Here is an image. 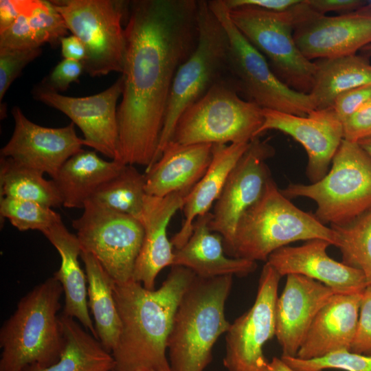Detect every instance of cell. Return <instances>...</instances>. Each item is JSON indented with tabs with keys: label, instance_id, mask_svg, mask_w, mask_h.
<instances>
[{
	"label": "cell",
	"instance_id": "cell-1",
	"mask_svg": "<svg viewBox=\"0 0 371 371\" xmlns=\"http://www.w3.org/2000/svg\"><path fill=\"white\" fill-rule=\"evenodd\" d=\"M198 14V0L129 2L118 161L146 168L153 164L174 78L196 47Z\"/></svg>",
	"mask_w": 371,
	"mask_h": 371
},
{
	"label": "cell",
	"instance_id": "cell-2",
	"mask_svg": "<svg viewBox=\"0 0 371 371\" xmlns=\"http://www.w3.org/2000/svg\"><path fill=\"white\" fill-rule=\"evenodd\" d=\"M195 276L189 269L172 266L157 289H147L134 280L113 282L121 322L119 339L111 352L115 371H135L140 368L172 371L167 339L181 299Z\"/></svg>",
	"mask_w": 371,
	"mask_h": 371
},
{
	"label": "cell",
	"instance_id": "cell-3",
	"mask_svg": "<svg viewBox=\"0 0 371 371\" xmlns=\"http://www.w3.org/2000/svg\"><path fill=\"white\" fill-rule=\"evenodd\" d=\"M232 277L196 276L183 293L167 339L172 371H204L210 363L215 343L231 324L225 306Z\"/></svg>",
	"mask_w": 371,
	"mask_h": 371
},
{
	"label": "cell",
	"instance_id": "cell-4",
	"mask_svg": "<svg viewBox=\"0 0 371 371\" xmlns=\"http://www.w3.org/2000/svg\"><path fill=\"white\" fill-rule=\"evenodd\" d=\"M63 293L53 276L21 297L0 329V371H23L58 360L64 346L58 315Z\"/></svg>",
	"mask_w": 371,
	"mask_h": 371
},
{
	"label": "cell",
	"instance_id": "cell-5",
	"mask_svg": "<svg viewBox=\"0 0 371 371\" xmlns=\"http://www.w3.org/2000/svg\"><path fill=\"white\" fill-rule=\"evenodd\" d=\"M316 238L339 245L335 231L322 223L314 214L295 205L271 178L262 197L241 217L230 255L254 262L267 261L273 252L289 243Z\"/></svg>",
	"mask_w": 371,
	"mask_h": 371
},
{
	"label": "cell",
	"instance_id": "cell-6",
	"mask_svg": "<svg viewBox=\"0 0 371 371\" xmlns=\"http://www.w3.org/2000/svg\"><path fill=\"white\" fill-rule=\"evenodd\" d=\"M280 191L289 199L313 200L322 223L347 225L371 210V159L357 143L343 139L323 178L291 183Z\"/></svg>",
	"mask_w": 371,
	"mask_h": 371
},
{
	"label": "cell",
	"instance_id": "cell-7",
	"mask_svg": "<svg viewBox=\"0 0 371 371\" xmlns=\"http://www.w3.org/2000/svg\"><path fill=\"white\" fill-rule=\"evenodd\" d=\"M263 120L262 109L240 96L226 76L183 112L171 141L183 145L249 143L257 137Z\"/></svg>",
	"mask_w": 371,
	"mask_h": 371
},
{
	"label": "cell",
	"instance_id": "cell-8",
	"mask_svg": "<svg viewBox=\"0 0 371 371\" xmlns=\"http://www.w3.org/2000/svg\"><path fill=\"white\" fill-rule=\"evenodd\" d=\"M198 5L196 47L179 67L174 78L163 130L153 164L170 142L183 112L228 74L229 39L226 30L210 8L208 1L198 0Z\"/></svg>",
	"mask_w": 371,
	"mask_h": 371
},
{
	"label": "cell",
	"instance_id": "cell-9",
	"mask_svg": "<svg viewBox=\"0 0 371 371\" xmlns=\"http://www.w3.org/2000/svg\"><path fill=\"white\" fill-rule=\"evenodd\" d=\"M305 1L284 12L255 8L229 10L230 18L245 38L267 59L274 74L288 87L309 93L314 82L315 64L298 48L295 26L305 11Z\"/></svg>",
	"mask_w": 371,
	"mask_h": 371
},
{
	"label": "cell",
	"instance_id": "cell-10",
	"mask_svg": "<svg viewBox=\"0 0 371 371\" xmlns=\"http://www.w3.org/2000/svg\"><path fill=\"white\" fill-rule=\"evenodd\" d=\"M229 39L227 76L243 98L262 109L306 116L315 109L308 93L297 91L273 71L265 56L232 22L223 0L208 1Z\"/></svg>",
	"mask_w": 371,
	"mask_h": 371
},
{
	"label": "cell",
	"instance_id": "cell-11",
	"mask_svg": "<svg viewBox=\"0 0 371 371\" xmlns=\"http://www.w3.org/2000/svg\"><path fill=\"white\" fill-rule=\"evenodd\" d=\"M63 18L68 30L86 48L82 63L91 77L122 73L125 55L124 28L128 1L117 0L50 1Z\"/></svg>",
	"mask_w": 371,
	"mask_h": 371
},
{
	"label": "cell",
	"instance_id": "cell-12",
	"mask_svg": "<svg viewBox=\"0 0 371 371\" xmlns=\"http://www.w3.org/2000/svg\"><path fill=\"white\" fill-rule=\"evenodd\" d=\"M72 227L82 251L93 255L114 282L133 280L144 238L139 221L90 199L81 216L73 220Z\"/></svg>",
	"mask_w": 371,
	"mask_h": 371
},
{
	"label": "cell",
	"instance_id": "cell-13",
	"mask_svg": "<svg viewBox=\"0 0 371 371\" xmlns=\"http://www.w3.org/2000/svg\"><path fill=\"white\" fill-rule=\"evenodd\" d=\"M282 277L265 264L254 304L230 324L225 333L223 365L228 371H267L263 347L276 335V305Z\"/></svg>",
	"mask_w": 371,
	"mask_h": 371
},
{
	"label": "cell",
	"instance_id": "cell-14",
	"mask_svg": "<svg viewBox=\"0 0 371 371\" xmlns=\"http://www.w3.org/2000/svg\"><path fill=\"white\" fill-rule=\"evenodd\" d=\"M274 153L267 140L253 139L215 202L209 227L222 236L229 254L241 217L262 197L271 179L266 161Z\"/></svg>",
	"mask_w": 371,
	"mask_h": 371
},
{
	"label": "cell",
	"instance_id": "cell-15",
	"mask_svg": "<svg viewBox=\"0 0 371 371\" xmlns=\"http://www.w3.org/2000/svg\"><path fill=\"white\" fill-rule=\"evenodd\" d=\"M123 78L120 76L109 88L85 97L66 96L42 86L34 95L41 102L66 115L84 136L85 145L117 161L119 134L117 103L122 96Z\"/></svg>",
	"mask_w": 371,
	"mask_h": 371
},
{
	"label": "cell",
	"instance_id": "cell-16",
	"mask_svg": "<svg viewBox=\"0 0 371 371\" xmlns=\"http://www.w3.org/2000/svg\"><path fill=\"white\" fill-rule=\"evenodd\" d=\"M12 115L14 131L1 149V156L47 173L52 179L63 165L85 146L72 122L60 128L42 126L30 120L18 106L12 108Z\"/></svg>",
	"mask_w": 371,
	"mask_h": 371
},
{
	"label": "cell",
	"instance_id": "cell-17",
	"mask_svg": "<svg viewBox=\"0 0 371 371\" xmlns=\"http://www.w3.org/2000/svg\"><path fill=\"white\" fill-rule=\"evenodd\" d=\"M262 113L263 123L256 137L269 130L291 136L306 153L309 181L315 183L323 178L344 139L343 123L333 109H314L306 116L265 109Z\"/></svg>",
	"mask_w": 371,
	"mask_h": 371
},
{
	"label": "cell",
	"instance_id": "cell-18",
	"mask_svg": "<svg viewBox=\"0 0 371 371\" xmlns=\"http://www.w3.org/2000/svg\"><path fill=\"white\" fill-rule=\"evenodd\" d=\"M293 36L311 61L357 54L371 44V3L335 16L314 11L295 27Z\"/></svg>",
	"mask_w": 371,
	"mask_h": 371
},
{
	"label": "cell",
	"instance_id": "cell-19",
	"mask_svg": "<svg viewBox=\"0 0 371 371\" xmlns=\"http://www.w3.org/2000/svg\"><path fill=\"white\" fill-rule=\"evenodd\" d=\"M330 245L316 238L300 246H285L273 252L266 262L281 277L302 275L323 283L335 293L362 292L369 285L363 273L330 258L326 251Z\"/></svg>",
	"mask_w": 371,
	"mask_h": 371
},
{
	"label": "cell",
	"instance_id": "cell-20",
	"mask_svg": "<svg viewBox=\"0 0 371 371\" xmlns=\"http://www.w3.org/2000/svg\"><path fill=\"white\" fill-rule=\"evenodd\" d=\"M335 293L323 283L308 277L286 276L284 289L276 305V337L282 357H296L318 312Z\"/></svg>",
	"mask_w": 371,
	"mask_h": 371
},
{
	"label": "cell",
	"instance_id": "cell-21",
	"mask_svg": "<svg viewBox=\"0 0 371 371\" xmlns=\"http://www.w3.org/2000/svg\"><path fill=\"white\" fill-rule=\"evenodd\" d=\"M188 192H175L164 197L146 194L140 222L144 238L137 258L133 280L146 289H155V282L159 272L172 266L174 249L167 236V227L175 213L182 209Z\"/></svg>",
	"mask_w": 371,
	"mask_h": 371
},
{
	"label": "cell",
	"instance_id": "cell-22",
	"mask_svg": "<svg viewBox=\"0 0 371 371\" xmlns=\"http://www.w3.org/2000/svg\"><path fill=\"white\" fill-rule=\"evenodd\" d=\"M362 292L334 294L315 317L296 357L311 359L350 350L357 333Z\"/></svg>",
	"mask_w": 371,
	"mask_h": 371
},
{
	"label": "cell",
	"instance_id": "cell-23",
	"mask_svg": "<svg viewBox=\"0 0 371 371\" xmlns=\"http://www.w3.org/2000/svg\"><path fill=\"white\" fill-rule=\"evenodd\" d=\"M212 149L211 144L169 142L159 158L146 168V194L164 197L175 192H189L207 171Z\"/></svg>",
	"mask_w": 371,
	"mask_h": 371
},
{
	"label": "cell",
	"instance_id": "cell-24",
	"mask_svg": "<svg viewBox=\"0 0 371 371\" xmlns=\"http://www.w3.org/2000/svg\"><path fill=\"white\" fill-rule=\"evenodd\" d=\"M211 218L212 213L208 212L195 220L190 238L182 247L174 249L172 266L186 267L203 278L244 276L254 272L256 262L225 255L222 236L210 229Z\"/></svg>",
	"mask_w": 371,
	"mask_h": 371
},
{
	"label": "cell",
	"instance_id": "cell-25",
	"mask_svg": "<svg viewBox=\"0 0 371 371\" xmlns=\"http://www.w3.org/2000/svg\"><path fill=\"white\" fill-rule=\"evenodd\" d=\"M43 234L56 248L61 260L60 267L53 276L60 282L65 296L62 313L77 319L98 339L89 311L87 280L78 260L82 249L76 234L67 229L62 219L53 224Z\"/></svg>",
	"mask_w": 371,
	"mask_h": 371
},
{
	"label": "cell",
	"instance_id": "cell-26",
	"mask_svg": "<svg viewBox=\"0 0 371 371\" xmlns=\"http://www.w3.org/2000/svg\"><path fill=\"white\" fill-rule=\"evenodd\" d=\"M249 143L213 144L212 158L207 171L184 198V221L170 240L175 249L182 247L190 238L195 220L210 212Z\"/></svg>",
	"mask_w": 371,
	"mask_h": 371
},
{
	"label": "cell",
	"instance_id": "cell-27",
	"mask_svg": "<svg viewBox=\"0 0 371 371\" xmlns=\"http://www.w3.org/2000/svg\"><path fill=\"white\" fill-rule=\"evenodd\" d=\"M125 164L106 161L95 151L82 150L60 168L54 181L67 208L83 209L96 190L117 175Z\"/></svg>",
	"mask_w": 371,
	"mask_h": 371
},
{
	"label": "cell",
	"instance_id": "cell-28",
	"mask_svg": "<svg viewBox=\"0 0 371 371\" xmlns=\"http://www.w3.org/2000/svg\"><path fill=\"white\" fill-rule=\"evenodd\" d=\"M60 320L64 346L58 360L50 365H31L23 371H114L113 355L74 318L63 313Z\"/></svg>",
	"mask_w": 371,
	"mask_h": 371
},
{
	"label": "cell",
	"instance_id": "cell-29",
	"mask_svg": "<svg viewBox=\"0 0 371 371\" xmlns=\"http://www.w3.org/2000/svg\"><path fill=\"white\" fill-rule=\"evenodd\" d=\"M313 87L309 92L315 109L331 108L341 93L371 84V63L357 54L318 59Z\"/></svg>",
	"mask_w": 371,
	"mask_h": 371
},
{
	"label": "cell",
	"instance_id": "cell-30",
	"mask_svg": "<svg viewBox=\"0 0 371 371\" xmlns=\"http://www.w3.org/2000/svg\"><path fill=\"white\" fill-rule=\"evenodd\" d=\"M87 280L88 305L94 319L98 340L111 353L120 334L121 322L113 295V280L97 259L82 251Z\"/></svg>",
	"mask_w": 371,
	"mask_h": 371
},
{
	"label": "cell",
	"instance_id": "cell-31",
	"mask_svg": "<svg viewBox=\"0 0 371 371\" xmlns=\"http://www.w3.org/2000/svg\"><path fill=\"white\" fill-rule=\"evenodd\" d=\"M43 173L0 157V198L12 197L34 201L47 207H60L63 201L52 179Z\"/></svg>",
	"mask_w": 371,
	"mask_h": 371
},
{
	"label": "cell",
	"instance_id": "cell-32",
	"mask_svg": "<svg viewBox=\"0 0 371 371\" xmlns=\"http://www.w3.org/2000/svg\"><path fill=\"white\" fill-rule=\"evenodd\" d=\"M145 183L144 174L133 165H125L117 175L102 184L91 199L140 221L146 195Z\"/></svg>",
	"mask_w": 371,
	"mask_h": 371
},
{
	"label": "cell",
	"instance_id": "cell-33",
	"mask_svg": "<svg viewBox=\"0 0 371 371\" xmlns=\"http://www.w3.org/2000/svg\"><path fill=\"white\" fill-rule=\"evenodd\" d=\"M330 227L338 236L342 262L361 271L371 284V210L347 225Z\"/></svg>",
	"mask_w": 371,
	"mask_h": 371
},
{
	"label": "cell",
	"instance_id": "cell-34",
	"mask_svg": "<svg viewBox=\"0 0 371 371\" xmlns=\"http://www.w3.org/2000/svg\"><path fill=\"white\" fill-rule=\"evenodd\" d=\"M0 216L19 231L38 230L42 233L61 219L52 208L41 203L12 197L0 198Z\"/></svg>",
	"mask_w": 371,
	"mask_h": 371
},
{
	"label": "cell",
	"instance_id": "cell-35",
	"mask_svg": "<svg viewBox=\"0 0 371 371\" xmlns=\"http://www.w3.org/2000/svg\"><path fill=\"white\" fill-rule=\"evenodd\" d=\"M21 14L27 16L43 44L56 47L67 36L65 22L50 1L23 0Z\"/></svg>",
	"mask_w": 371,
	"mask_h": 371
},
{
	"label": "cell",
	"instance_id": "cell-36",
	"mask_svg": "<svg viewBox=\"0 0 371 371\" xmlns=\"http://www.w3.org/2000/svg\"><path fill=\"white\" fill-rule=\"evenodd\" d=\"M295 371H323L337 369L344 371H371V355L337 350L319 358L302 359L296 357H281Z\"/></svg>",
	"mask_w": 371,
	"mask_h": 371
},
{
	"label": "cell",
	"instance_id": "cell-37",
	"mask_svg": "<svg viewBox=\"0 0 371 371\" xmlns=\"http://www.w3.org/2000/svg\"><path fill=\"white\" fill-rule=\"evenodd\" d=\"M42 53L41 47L32 49L0 48V101L30 63Z\"/></svg>",
	"mask_w": 371,
	"mask_h": 371
},
{
	"label": "cell",
	"instance_id": "cell-38",
	"mask_svg": "<svg viewBox=\"0 0 371 371\" xmlns=\"http://www.w3.org/2000/svg\"><path fill=\"white\" fill-rule=\"evenodd\" d=\"M43 45L25 14H21L8 29L0 33V48L32 49Z\"/></svg>",
	"mask_w": 371,
	"mask_h": 371
},
{
	"label": "cell",
	"instance_id": "cell-39",
	"mask_svg": "<svg viewBox=\"0 0 371 371\" xmlns=\"http://www.w3.org/2000/svg\"><path fill=\"white\" fill-rule=\"evenodd\" d=\"M350 350L371 355V284L362 292L357 333Z\"/></svg>",
	"mask_w": 371,
	"mask_h": 371
},
{
	"label": "cell",
	"instance_id": "cell-40",
	"mask_svg": "<svg viewBox=\"0 0 371 371\" xmlns=\"http://www.w3.org/2000/svg\"><path fill=\"white\" fill-rule=\"evenodd\" d=\"M83 71L81 62L64 58L53 69L42 87L57 93L65 91L71 83L78 82Z\"/></svg>",
	"mask_w": 371,
	"mask_h": 371
},
{
	"label": "cell",
	"instance_id": "cell-41",
	"mask_svg": "<svg viewBox=\"0 0 371 371\" xmlns=\"http://www.w3.org/2000/svg\"><path fill=\"white\" fill-rule=\"evenodd\" d=\"M370 100L371 84H368L341 93L331 108L343 123Z\"/></svg>",
	"mask_w": 371,
	"mask_h": 371
},
{
	"label": "cell",
	"instance_id": "cell-42",
	"mask_svg": "<svg viewBox=\"0 0 371 371\" xmlns=\"http://www.w3.org/2000/svg\"><path fill=\"white\" fill-rule=\"evenodd\" d=\"M344 139L359 142L371 136V100L343 122Z\"/></svg>",
	"mask_w": 371,
	"mask_h": 371
},
{
	"label": "cell",
	"instance_id": "cell-43",
	"mask_svg": "<svg viewBox=\"0 0 371 371\" xmlns=\"http://www.w3.org/2000/svg\"><path fill=\"white\" fill-rule=\"evenodd\" d=\"M229 10L255 8L273 12H284L295 8L301 0H223Z\"/></svg>",
	"mask_w": 371,
	"mask_h": 371
},
{
	"label": "cell",
	"instance_id": "cell-44",
	"mask_svg": "<svg viewBox=\"0 0 371 371\" xmlns=\"http://www.w3.org/2000/svg\"><path fill=\"white\" fill-rule=\"evenodd\" d=\"M311 8L320 14L335 12L338 14L356 10L368 3L361 0H308Z\"/></svg>",
	"mask_w": 371,
	"mask_h": 371
},
{
	"label": "cell",
	"instance_id": "cell-45",
	"mask_svg": "<svg viewBox=\"0 0 371 371\" xmlns=\"http://www.w3.org/2000/svg\"><path fill=\"white\" fill-rule=\"evenodd\" d=\"M61 54L65 59L82 63L86 58V48L82 42L76 36L69 35L60 41Z\"/></svg>",
	"mask_w": 371,
	"mask_h": 371
},
{
	"label": "cell",
	"instance_id": "cell-46",
	"mask_svg": "<svg viewBox=\"0 0 371 371\" xmlns=\"http://www.w3.org/2000/svg\"><path fill=\"white\" fill-rule=\"evenodd\" d=\"M23 0L0 1V33L8 29L20 16Z\"/></svg>",
	"mask_w": 371,
	"mask_h": 371
},
{
	"label": "cell",
	"instance_id": "cell-47",
	"mask_svg": "<svg viewBox=\"0 0 371 371\" xmlns=\"http://www.w3.org/2000/svg\"><path fill=\"white\" fill-rule=\"evenodd\" d=\"M267 371H295L282 359L273 357L269 362Z\"/></svg>",
	"mask_w": 371,
	"mask_h": 371
},
{
	"label": "cell",
	"instance_id": "cell-48",
	"mask_svg": "<svg viewBox=\"0 0 371 371\" xmlns=\"http://www.w3.org/2000/svg\"><path fill=\"white\" fill-rule=\"evenodd\" d=\"M357 144L371 159V136L359 141Z\"/></svg>",
	"mask_w": 371,
	"mask_h": 371
},
{
	"label": "cell",
	"instance_id": "cell-49",
	"mask_svg": "<svg viewBox=\"0 0 371 371\" xmlns=\"http://www.w3.org/2000/svg\"><path fill=\"white\" fill-rule=\"evenodd\" d=\"M361 52H362L368 58V56H371V44L363 47Z\"/></svg>",
	"mask_w": 371,
	"mask_h": 371
},
{
	"label": "cell",
	"instance_id": "cell-50",
	"mask_svg": "<svg viewBox=\"0 0 371 371\" xmlns=\"http://www.w3.org/2000/svg\"><path fill=\"white\" fill-rule=\"evenodd\" d=\"M135 371H155V370L151 368H140L137 369Z\"/></svg>",
	"mask_w": 371,
	"mask_h": 371
},
{
	"label": "cell",
	"instance_id": "cell-51",
	"mask_svg": "<svg viewBox=\"0 0 371 371\" xmlns=\"http://www.w3.org/2000/svg\"><path fill=\"white\" fill-rule=\"evenodd\" d=\"M115 371V370H114Z\"/></svg>",
	"mask_w": 371,
	"mask_h": 371
}]
</instances>
